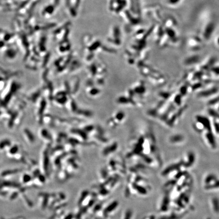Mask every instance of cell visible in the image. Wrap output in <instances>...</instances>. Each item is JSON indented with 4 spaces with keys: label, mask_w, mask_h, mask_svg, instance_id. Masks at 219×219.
Wrapping results in <instances>:
<instances>
[{
    "label": "cell",
    "mask_w": 219,
    "mask_h": 219,
    "mask_svg": "<svg viewBox=\"0 0 219 219\" xmlns=\"http://www.w3.org/2000/svg\"><path fill=\"white\" fill-rule=\"evenodd\" d=\"M212 208L214 210V212H219V201L217 198H213L212 200Z\"/></svg>",
    "instance_id": "7a4b0ae2"
},
{
    "label": "cell",
    "mask_w": 219,
    "mask_h": 219,
    "mask_svg": "<svg viewBox=\"0 0 219 219\" xmlns=\"http://www.w3.org/2000/svg\"><path fill=\"white\" fill-rule=\"evenodd\" d=\"M217 44H218V45L219 46V36L218 37V38H217Z\"/></svg>",
    "instance_id": "5b68a950"
},
{
    "label": "cell",
    "mask_w": 219,
    "mask_h": 219,
    "mask_svg": "<svg viewBox=\"0 0 219 219\" xmlns=\"http://www.w3.org/2000/svg\"><path fill=\"white\" fill-rule=\"evenodd\" d=\"M168 1L171 5H175L180 2V0H168Z\"/></svg>",
    "instance_id": "277c9868"
},
{
    "label": "cell",
    "mask_w": 219,
    "mask_h": 219,
    "mask_svg": "<svg viewBox=\"0 0 219 219\" xmlns=\"http://www.w3.org/2000/svg\"><path fill=\"white\" fill-rule=\"evenodd\" d=\"M132 216H133V212L132 210H125L121 219H132Z\"/></svg>",
    "instance_id": "3957f363"
},
{
    "label": "cell",
    "mask_w": 219,
    "mask_h": 219,
    "mask_svg": "<svg viewBox=\"0 0 219 219\" xmlns=\"http://www.w3.org/2000/svg\"><path fill=\"white\" fill-rule=\"evenodd\" d=\"M16 50L13 47H9L8 48L6 49L5 52V56L7 58L13 59L15 58L16 55Z\"/></svg>",
    "instance_id": "6da1fadb"
}]
</instances>
